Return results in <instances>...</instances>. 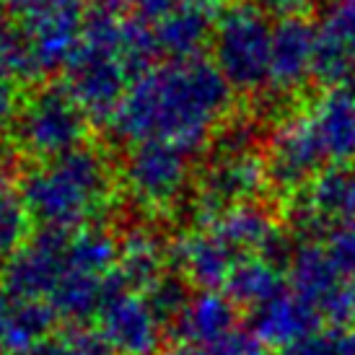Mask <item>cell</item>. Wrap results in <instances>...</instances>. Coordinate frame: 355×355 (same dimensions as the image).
I'll return each mask as SVG.
<instances>
[{"mask_svg":"<svg viewBox=\"0 0 355 355\" xmlns=\"http://www.w3.org/2000/svg\"><path fill=\"white\" fill-rule=\"evenodd\" d=\"M234 94L213 60H164L130 83L107 128L128 148L161 140L198 156L231 119Z\"/></svg>","mask_w":355,"mask_h":355,"instance_id":"6da1fadb","label":"cell"},{"mask_svg":"<svg viewBox=\"0 0 355 355\" xmlns=\"http://www.w3.org/2000/svg\"><path fill=\"white\" fill-rule=\"evenodd\" d=\"M19 189L31 220L70 234L101 223L114 195V171L107 153L86 143L65 156L37 161L21 177Z\"/></svg>","mask_w":355,"mask_h":355,"instance_id":"7a4b0ae2","label":"cell"},{"mask_svg":"<svg viewBox=\"0 0 355 355\" xmlns=\"http://www.w3.org/2000/svg\"><path fill=\"white\" fill-rule=\"evenodd\" d=\"M122 6L125 3L91 6L83 21L80 47L65 68L70 94L86 109L91 122L104 125L112 122L130 83L135 80L122 58V31L128 21V16H122Z\"/></svg>","mask_w":355,"mask_h":355,"instance_id":"3957f363","label":"cell"},{"mask_svg":"<svg viewBox=\"0 0 355 355\" xmlns=\"http://www.w3.org/2000/svg\"><path fill=\"white\" fill-rule=\"evenodd\" d=\"M275 21L254 0H228L216 16L210 60L236 94L267 89Z\"/></svg>","mask_w":355,"mask_h":355,"instance_id":"277c9868","label":"cell"},{"mask_svg":"<svg viewBox=\"0 0 355 355\" xmlns=\"http://www.w3.org/2000/svg\"><path fill=\"white\" fill-rule=\"evenodd\" d=\"M91 117L65 83H42L21 101L10 138L37 161L65 156L86 146Z\"/></svg>","mask_w":355,"mask_h":355,"instance_id":"5b68a950","label":"cell"},{"mask_svg":"<svg viewBox=\"0 0 355 355\" xmlns=\"http://www.w3.org/2000/svg\"><path fill=\"white\" fill-rule=\"evenodd\" d=\"M192 153L179 146L146 140L128 148L122 164V187L135 205L168 210L184 198L192 184Z\"/></svg>","mask_w":355,"mask_h":355,"instance_id":"8992f818","label":"cell"},{"mask_svg":"<svg viewBox=\"0 0 355 355\" xmlns=\"http://www.w3.org/2000/svg\"><path fill=\"white\" fill-rule=\"evenodd\" d=\"M265 187L270 174L259 150H213L198 182V226H207L228 207L257 202Z\"/></svg>","mask_w":355,"mask_h":355,"instance_id":"52a82bcc","label":"cell"},{"mask_svg":"<svg viewBox=\"0 0 355 355\" xmlns=\"http://www.w3.org/2000/svg\"><path fill=\"white\" fill-rule=\"evenodd\" d=\"M288 286L311 304L329 324L355 322L353 286L335 262L329 259L322 241H301L288 265Z\"/></svg>","mask_w":355,"mask_h":355,"instance_id":"ba28073f","label":"cell"},{"mask_svg":"<svg viewBox=\"0 0 355 355\" xmlns=\"http://www.w3.org/2000/svg\"><path fill=\"white\" fill-rule=\"evenodd\" d=\"M68 236V231L40 228L0 267V286L10 301H50L60 277L65 275Z\"/></svg>","mask_w":355,"mask_h":355,"instance_id":"9c48e42d","label":"cell"},{"mask_svg":"<svg viewBox=\"0 0 355 355\" xmlns=\"http://www.w3.org/2000/svg\"><path fill=\"white\" fill-rule=\"evenodd\" d=\"M265 164L270 184L280 192H293V195H298L319 171L327 168L306 109L293 112L277 122V128L267 140Z\"/></svg>","mask_w":355,"mask_h":355,"instance_id":"30bf717a","label":"cell"},{"mask_svg":"<svg viewBox=\"0 0 355 355\" xmlns=\"http://www.w3.org/2000/svg\"><path fill=\"white\" fill-rule=\"evenodd\" d=\"M99 329L114 355H158L164 345V322L146 293L122 288L99 311Z\"/></svg>","mask_w":355,"mask_h":355,"instance_id":"8fae6325","label":"cell"},{"mask_svg":"<svg viewBox=\"0 0 355 355\" xmlns=\"http://www.w3.org/2000/svg\"><path fill=\"white\" fill-rule=\"evenodd\" d=\"M83 21L86 16L80 13L76 0L21 21L24 40L40 78L68 68L83 40Z\"/></svg>","mask_w":355,"mask_h":355,"instance_id":"7c38bea8","label":"cell"},{"mask_svg":"<svg viewBox=\"0 0 355 355\" xmlns=\"http://www.w3.org/2000/svg\"><path fill=\"white\" fill-rule=\"evenodd\" d=\"M316 62V24L306 13L275 19L272 58L267 89L280 99H288L314 78Z\"/></svg>","mask_w":355,"mask_h":355,"instance_id":"4fadbf2b","label":"cell"},{"mask_svg":"<svg viewBox=\"0 0 355 355\" xmlns=\"http://www.w3.org/2000/svg\"><path fill=\"white\" fill-rule=\"evenodd\" d=\"M241 254L213 226H198L171 244V262L200 291H218L226 286L231 270Z\"/></svg>","mask_w":355,"mask_h":355,"instance_id":"5bb4252c","label":"cell"},{"mask_svg":"<svg viewBox=\"0 0 355 355\" xmlns=\"http://www.w3.org/2000/svg\"><path fill=\"white\" fill-rule=\"evenodd\" d=\"M314 78L327 89L355 80V0L332 3L316 24Z\"/></svg>","mask_w":355,"mask_h":355,"instance_id":"9a60e30c","label":"cell"},{"mask_svg":"<svg viewBox=\"0 0 355 355\" xmlns=\"http://www.w3.org/2000/svg\"><path fill=\"white\" fill-rule=\"evenodd\" d=\"M306 114L327 166H347L355 158V86L327 89Z\"/></svg>","mask_w":355,"mask_h":355,"instance_id":"2e32d148","label":"cell"},{"mask_svg":"<svg viewBox=\"0 0 355 355\" xmlns=\"http://www.w3.org/2000/svg\"><path fill=\"white\" fill-rule=\"evenodd\" d=\"M322 316L311 304L296 296L293 291H286L283 296L272 298L270 304L252 311L249 332L270 350H293L298 343H304L309 335H314L322 327Z\"/></svg>","mask_w":355,"mask_h":355,"instance_id":"e0dca14e","label":"cell"},{"mask_svg":"<svg viewBox=\"0 0 355 355\" xmlns=\"http://www.w3.org/2000/svg\"><path fill=\"white\" fill-rule=\"evenodd\" d=\"M239 306L223 291H198L192 293L184 311L168 324L174 343H216L239 329Z\"/></svg>","mask_w":355,"mask_h":355,"instance_id":"ac0fdd59","label":"cell"},{"mask_svg":"<svg viewBox=\"0 0 355 355\" xmlns=\"http://www.w3.org/2000/svg\"><path fill=\"white\" fill-rule=\"evenodd\" d=\"M216 16L218 10H213V6H187L164 19L150 21L158 55L164 60L202 58V50L213 42Z\"/></svg>","mask_w":355,"mask_h":355,"instance_id":"d6986e66","label":"cell"},{"mask_svg":"<svg viewBox=\"0 0 355 355\" xmlns=\"http://www.w3.org/2000/svg\"><path fill=\"white\" fill-rule=\"evenodd\" d=\"M122 288L125 286L117 280V275H94L65 267V275L60 277L58 288L52 291L50 306L60 322L78 327L99 316L104 304Z\"/></svg>","mask_w":355,"mask_h":355,"instance_id":"ffe728a7","label":"cell"},{"mask_svg":"<svg viewBox=\"0 0 355 355\" xmlns=\"http://www.w3.org/2000/svg\"><path fill=\"white\" fill-rule=\"evenodd\" d=\"M168 262H171V247H166L150 228L135 226L119 239V259L114 275L128 291L146 293L168 272Z\"/></svg>","mask_w":355,"mask_h":355,"instance_id":"44dd1931","label":"cell"},{"mask_svg":"<svg viewBox=\"0 0 355 355\" xmlns=\"http://www.w3.org/2000/svg\"><path fill=\"white\" fill-rule=\"evenodd\" d=\"M286 291L288 270L259 254L241 257L231 270L226 286H223V293L247 311H254L259 306L270 304L272 298L283 296Z\"/></svg>","mask_w":355,"mask_h":355,"instance_id":"7402d4cb","label":"cell"},{"mask_svg":"<svg viewBox=\"0 0 355 355\" xmlns=\"http://www.w3.org/2000/svg\"><path fill=\"white\" fill-rule=\"evenodd\" d=\"M55 324L58 314L52 311L50 301H13L0 340V353L29 355L34 347L50 340Z\"/></svg>","mask_w":355,"mask_h":355,"instance_id":"603a6c76","label":"cell"},{"mask_svg":"<svg viewBox=\"0 0 355 355\" xmlns=\"http://www.w3.org/2000/svg\"><path fill=\"white\" fill-rule=\"evenodd\" d=\"M119 259V239L101 223H91L78 231H70L65 267L94 272V275H114Z\"/></svg>","mask_w":355,"mask_h":355,"instance_id":"cb8c5ba5","label":"cell"},{"mask_svg":"<svg viewBox=\"0 0 355 355\" xmlns=\"http://www.w3.org/2000/svg\"><path fill=\"white\" fill-rule=\"evenodd\" d=\"M29 228L31 216L21 189L0 177V267L26 244Z\"/></svg>","mask_w":355,"mask_h":355,"instance_id":"d4e9b609","label":"cell"},{"mask_svg":"<svg viewBox=\"0 0 355 355\" xmlns=\"http://www.w3.org/2000/svg\"><path fill=\"white\" fill-rule=\"evenodd\" d=\"M146 298L150 301L153 311H156L158 319L168 329V324L184 311V306L192 298V293H189V280L184 275H179V272H166L158 283H153L146 291Z\"/></svg>","mask_w":355,"mask_h":355,"instance_id":"484cf974","label":"cell"},{"mask_svg":"<svg viewBox=\"0 0 355 355\" xmlns=\"http://www.w3.org/2000/svg\"><path fill=\"white\" fill-rule=\"evenodd\" d=\"M286 355H355V327H319L314 335H309Z\"/></svg>","mask_w":355,"mask_h":355,"instance_id":"4316f807","label":"cell"},{"mask_svg":"<svg viewBox=\"0 0 355 355\" xmlns=\"http://www.w3.org/2000/svg\"><path fill=\"white\" fill-rule=\"evenodd\" d=\"M324 244L329 259L347 277L355 280V220H340L327 228V234L319 239Z\"/></svg>","mask_w":355,"mask_h":355,"instance_id":"83f0119b","label":"cell"},{"mask_svg":"<svg viewBox=\"0 0 355 355\" xmlns=\"http://www.w3.org/2000/svg\"><path fill=\"white\" fill-rule=\"evenodd\" d=\"M252 343H254V335H252V332L236 329L234 335L223 337V340H216V343H189V345L174 343V347L164 355H244Z\"/></svg>","mask_w":355,"mask_h":355,"instance_id":"f1b7e54d","label":"cell"},{"mask_svg":"<svg viewBox=\"0 0 355 355\" xmlns=\"http://www.w3.org/2000/svg\"><path fill=\"white\" fill-rule=\"evenodd\" d=\"M62 337H65V343L70 345L73 355H112L107 340L101 337L99 329H91L86 324L70 327Z\"/></svg>","mask_w":355,"mask_h":355,"instance_id":"f546056e","label":"cell"},{"mask_svg":"<svg viewBox=\"0 0 355 355\" xmlns=\"http://www.w3.org/2000/svg\"><path fill=\"white\" fill-rule=\"evenodd\" d=\"M125 3L135 10V16L146 21H158L187 6H213V0H125Z\"/></svg>","mask_w":355,"mask_h":355,"instance_id":"4dcf8cb0","label":"cell"},{"mask_svg":"<svg viewBox=\"0 0 355 355\" xmlns=\"http://www.w3.org/2000/svg\"><path fill=\"white\" fill-rule=\"evenodd\" d=\"M21 101L24 99L19 94V83L0 73V132H6V130L10 132L21 109Z\"/></svg>","mask_w":355,"mask_h":355,"instance_id":"1f68e13d","label":"cell"},{"mask_svg":"<svg viewBox=\"0 0 355 355\" xmlns=\"http://www.w3.org/2000/svg\"><path fill=\"white\" fill-rule=\"evenodd\" d=\"M6 8H8L10 16H21V19H29V16H37V13H44L50 8H58V6H65L70 0H0Z\"/></svg>","mask_w":355,"mask_h":355,"instance_id":"d6a6232c","label":"cell"},{"mask_svg":"<svg viewBox=\"0 0 355 355\" xmlns=\"http://www.w3.org/2000/svg\"><path fill=\"white\" fill-rule=\"evenodd\" d=\"M29 355H73V350H70V345L65 343V337L62 335H52L50 340H44L40 347H34Z\"/></svg>","mask_w":355,"mask_h":355,"instance_id":"836d02e7","label":"cell"},{"mask_svg":"<svg viewBox=\"0 0 355 355\" xmlns=\"http://www.w3.org/2000/svg\"><path fill=\"white\" fill-rule=\"evenodd\" d=\"M10 301L8 293L3 291V286H0V340H3V329H6V322H8V314H10Z\"/></svg>","mask_w":355,"mask_h":355,"instance_id":"e575fe53","label":"cell"},{"mask_svg":"<svg viewBox=\"0 0 355 355\" xmlns=\"http://www.w3.org/2000/svg\"><path fill=\"white\" fill-rule=\"evenodd\" d=\"M10 24H13V19H10L8 8H6V6H3V3H0V34H3V31L8 29Z\"/></svg>","mask_w":355,"mask_h":355,"instance_id":"d590c367","label":"cell"},{"mask_svg":"<svg viewBox=\"0 0 355 355\" xmlns=\"http://www.w3.org/2000/svg\"><path fill=\"white\" fill-rule=\"evenodd\" d=\"M347 218L355 220V171H353V187H350V207H347Z\"/></svg>","mask_w":355,"mask_h":355,"instance_id":"8d00e7d4","label":"cell"},{"mask_svg":"<svg viewBox=\"0 0 355 355\" xmlns=\"http://www.w3.org/2000/svg\"><path fill=\"white\" fill-rule=\"evenodd\" d=\"M91 6H101V3H125V0H89ZM128 6V3H125Z\"/></svg>","mask_w":355,"mask_h":355,"instance_id":"74e56055","label":"cell"},{"mask_svg":"<svg viewBox=\"0 0 355 355\" xmlns=\"http://www.w3.org/2000/svg\"><path fill=\"white\" fill-rule=\"evenodd\" d=\"M3 156H6V146H3V140H0V161H3Z\"/></svg>","mask_w":355,"mask_h":355,"instance_id":"f35d334b","label":"cell"},{"mask_svg":"<svg viewBox=\"0 0 355 355\" xmlns=\"http://www.w3.org/2000/svg\"><path fill=\"white\" fill-rule=\"evenodd\" d=\"M322 3H329V6H332V3H340V0H322Z\"/></svg>","mask_w":355,"mask_h":355,"instance_id":"ab89813d","label":"cell"},{"mask_svg":"<svg viewBox=\"0 0 355 355\" xmlns=\"http://www.w3.org/2000/svg\"><path fill=\"white\" fill-rule=\"evenodd\" d=\"M350 286H353V298H355V280H350Z\"/></svg>","mask_w":355,"mask_h":355,"instance_id":"60d3db41","label":"cell"},{"mask_svg":"<svg viewBox=\"0 0 355 355\" xmlns=\"http://www.w3.org/2000/svg\"><path fill=\"white\" fill-rule=\"evenodd\" d=\"M350 86H355V80H353V83H350Z\"/></svg>","mask_w":355,"mask_h":355,"instance_id":"b9f144b4","label":"cell"}]
</instances>
